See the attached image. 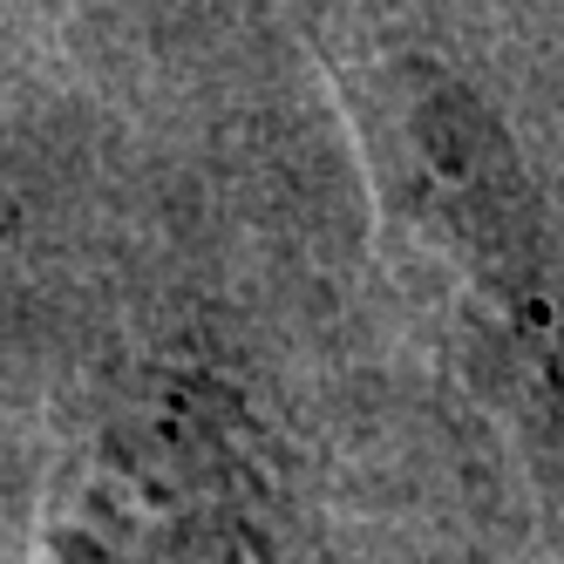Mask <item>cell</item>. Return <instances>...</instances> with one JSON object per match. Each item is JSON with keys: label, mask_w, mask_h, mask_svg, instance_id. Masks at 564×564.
Wrapping results in <instances>:
<instances>
[{"label": "cell", "mask_w": 564, "mask_h": 564, "mask_svg": "<svg viewBox=\"0 0 564 564\" xmlns=\"http://www.w3.org/2000/svg\"><path fill=\"white\" fill-rule=\"evenodd\" d=\"M231 463L191 409L116 415L55 490L48 564H171L164 544H225ZM197 557V551H191ZM212 564V557H197Z\"/></svg>", "instance_id": "obj_1"}]
</instances>
